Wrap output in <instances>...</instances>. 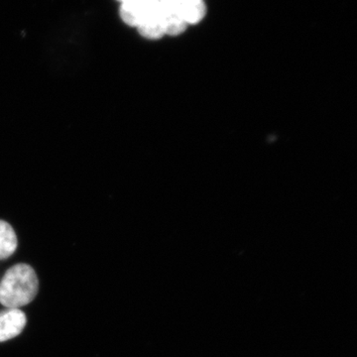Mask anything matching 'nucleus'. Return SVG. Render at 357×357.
<instances>
[{
	"label": "nucleus",
	"mask_w": 357,
	"mask_h": 357,
	"mask_svg": "<svg viewBox=\"0 0 357 357\" xmlns=\"http://www.w3.org/2000/svg\"><path fill=\"white\" fill-rule=\"evenodd\" d=\"M39 290L36 272L20 263L9 268L0 281V304L7 309H20L30 304Z\"/></svg>",
	"instance_id": "nucleus-1"
},
{
	"label": "nucleus",
	"mask_w": 357,
	"mask_h": 357,
	"mask_svg": "<svg viewBox=\"0 0 357 357\" xmlns=\"http://www.w3.org/2000/svg\"><path fill=\"white\" fill-rule=\"evenodd\" d=\"M160 0H126L121 2L119 15L126 24L138 28L158 14Z\"/></svg>",
	"instance_id": "nucleus-2"
},
{
	"label": "nucleus",
	"mask_w": 357,
	"mask_h": 357,
	"mask_svg": "<svg viewBox=\"0 0 357 357\" xmlns=\"http://www.w3.org/2000/svg\"><path fill=\"white\" fill-rule=\"evenodd\" d=\"M27 319L20 309H6L0 312V342L13 340L24 330Z\"/></svg>",
	"instance_id": "nucleus-3"
},
{
	"label": "nucleus",
	"mask_w": 357,
	"mask_h": 357,
	"mask_svg": "<svg viewBox=\"0 0 357 357\" xmlns=\"http://www.w3.org/2000/svg\"><path fill=\"white\" fill-rule=\"evenodd\" d=\"M185 24H197L206 13L204 0H164Z\"/></svg>",
	"instance_id": "nucleus-4"
},
{
	"label": "nucleus",
	"mask_w": 357,
	"mask_h": 357,
	"mask_svg": "<svg viewBox=\"0 0 357 357\" xmlns=\"http://www.w3.org/2000/svg\"><path fill=\"white\" fill-rule=\"evenodd\" d=\"M160 14H161L165 35L178 36L185 31L188 25L178 17L172 7L166 3L164 0H160Z\"/></svg>",
	"instance_id": "nucleus-5"
},
{
	"label": "nucleus",
	"mask_w": 357,
	"mask_h": 357,
	"mask_svg": "<svg viewBox=\"0 0 357 357\" xmlns=\"http://www.w3.org/2000/svg\"><path fill=\"white\" fill-rule=\"evenodd\" d=\"M17 236L8 222L0 220V260L7 259L17 249Z\"/></svg>",
	"instance_id": "nucleus-6"
},
{
	"label": "nucleus",
	"mask_w": 357,
	"mask_h": 357,
	"mask_svg": "<svg viewBox=\"0 0 357 357\" xmlns=\"http://www.w3.org/2000/svg\"><path fill=\"white\" fill-rule=\"evenodd\" d=\"M117 1H119V2H121H121L126 1V0H117Z\"/></svg>",
	"instance_id": "nucleus-7"
}]
</instances>
